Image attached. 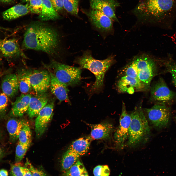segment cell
Wrapping results in <instances>:
<instances>
[{
  "label": "cell",
  "instance_id": "1",
  "mask_svg": "<svg viewBox=\"0 0 176 176\" xmlns=\"http://www.w3.org/2000/svg\"><path fill=\"white\" fill-rule=\"evenodd\" d=\"M59 44L58 35L52 28L39 22L28 26L25 33L23 48L42 51L50 55L56 53Z\"/></svg>",
  "mask_w": 176,
  "mask_h": 176
},
{
  "label": "cell",
  "instance_id": "2",
  "mask_svg": "<svg viewBox=\"0 0 176 176\" xmlns=\"http://www.w3.org/2000/svg\"><path fill=\"white\" fill-rule=\"evenodd\" d=\"M134 12L142 19L171 20L176 17V0H141Z\"/></svg>",
  "mask_w": 176,
  "mask_h": 176
},
{
  "label": "cell",
  "instance_id": "3",
  "mask_svg": "<svg viewBox=\"0 0 176 176\" xmlns=\"http://www.w3.org/2000/svg\"><path fill=\"white\" fill-rule=\"evenodd\" d=\"M114 61V56L111 55L104 60L96 59L93 58L91 52L88 50L84 51L81 56L77 57L75 62L81 67L88 69L94 75L95 81L90 89V92L94 93L102 89L105 74Z\"/></svg>",
  "mask_w": 176,
  "mask_h": 176
},
{
  "label": "cell",
  "instance_id": "4",
  "mask_svg": "<svg viewBox=\"0 0 176 176\" xmlns=\"http://www.w3.org/2000/svg\"><path fill=\"white\" fill-rule=\"evenodd\" d=\"M130 115L131 121L125 146L133 148L147 142L150 136L151 128L141 106L136 108Z\"/></svg>",
  "mask_w": 176,
  "mask_h": 176
},
{
  "label": "cell",
  "instance_id": "5",
  "mask_svg": "<svg viewBox=\"0 0 176 176\" xmlns=\"http://www.w3.org/2000/svg\"><path fill=\"white\" fill-rule=\"evenodd\" d=\"M49 67L56 78L67 86H74L80 82L81 78L80 68L70 66L54 60L51 62Z\"/></svg>",
  "mask_w": 176,
  "mask_h": 176
},
{
  "label": "cell",
  "instance_id": "6",
  "mask_svg": "<svg viewBox=\"0 0 176 176\" xmlns=\"http://www.w3.org/2000/svg\"><path fill=\"white\" fill-rule=\"evenodd\" d=\"M133 61L137 68L139 79L146 90L155 74L156 66L154 62L145 56L135 58Z\"/></svg>",
  "mask_w": 176,
  "mask_h": 176
},
{
  "label": "cell",
  "instance_id": "7",
  "mask_svg": "<svg viewBox=\"0 0 176 176\" xmlns=\"http://www.w3.org/2000/svg\"><path fill=\"white\" fill-rule=\"evenodd\" d=\"M147 119L150 123L155 128L160 129L166 126L170 119V109L163 104L155 105L150 108H145Z\"/></svg>",
  "mask_w": 176,
  "mask_h": 176
},
{
  "label": "cell",
  "instance_id": "8",
  "mask_svg": "<svg viewBox=\"0 0 176 176\" xmlns=\"http://www.w3.org/2000/svg\"><path fill=\"white\" fill-rule=\"evenodd\" d=\"M131 119V115L127 113L125 104L123 102L119 125L114 136L116 147L119 149H123L125 146L128 137Z\"/></svg>",
  "mask_w": 176,
  "mask_h": 176
},
{
  "label": "cell",
  "instance_id": "9",
  "mask_svg": "<svg viewBox=\"0 0 176 176\" xmlns=\"http://www.w3.org/2000/svg\"><path fill=\"white\" fill-rule=\"evenodd\" d=\"M84 12L92 25L100 32L107 33L112 30L113 21L100 11L91 9Z\"/></svg>",
  "mask_w": 176,
  "mask_h": 176
},
{
  "label": "cell",
  "instance_id": "10",
  "mask_svg": "<svg viewBox=\"0 0 176 176\" xmlns=\"http://www.w3.org/2000/svg\"><path fill=\"white\" fill-rule=\"evenodd\" d=\"M32 88L36 94L45 93L50 88V72L45 70H34L30 77Z\"/></svg>",
  "mask_w": 176,
  "mask_h": 176
},
{
  "label": "cell",
  "instance_id": "11",
  "mask_svg": "<svg viewBox=\"0 0 176 176\" xmlns=\"http://www.w3.org/2000/svg\"><path fill=\"white\" fill-rule=\"evenodd\" d=\"M54 104L50 102L47 104L40 111L36 119L35 132L37 138L40 137L46 130L51 120Z\"/></svg>",
  "mask_w": 176,
  "mask_h": 176
},
{
  "label": "cell",
  "instance_id": "12",
  "mask_svg": "<svg viewBox=\"0 0 176 176\" xmlns=\"http://www.w3.org/2000/svg\"><path fill=\"white\" fill-rule=\"evenodd\" d=\"M151 94L154 100L162 102L171 100L175 96V93L169 89L162 78H160L152 86Z\"/></svg>",
  "mask_w": 176,
  "mask_h": 176
},
{
  "label": "cell",
  "instance_id": "13",
  "mask_svg": "<svg viewBox=\"0 0 176 176\" xmlns=\"http://www.w3.org/2000/svg\"><path fill=\"white\" fill-rule=\"evenodd\" d=\"M91 9L99 11L111 19L118 22L115 14L116 8L119 3L115 0H90Z\"/></svg>",
  "mask_w": 176,
  "mask_h": 176
},
{
  "label": "cell",
  "instance_id": "14",
  "mask_svg": "<svg viewBox=\"0 0 176 176\" xmlns=\"http://www.w3.org/2000/svg\"><path fill=\"white\" fill-rule=\"evenodd\" d=\"M117 87L119 92H127L130 94H133L135 91L146 90L144 86L140 81L126 76L122 77L118 80Z\"/></svg>",
  "mask_w": 176,
  "mask_h": 176
},
{
  "label": "cell",
  "instance_id": "15",
  "mask_svg": "<svg viewBox=\"0 0 176 176\" xmlns=\"http://www.w3.org/2000/svg\"><path fill=\"white\" fill-rule=\"evenodd\" d=\"M0 51L5 57L20 56H26L21 49L17 40L13 38L2 40L0 42Z\"/></svg>",
  "mask_w": 176,
  "mask_h": 176
},
{
  "label": "cell",
  "instance_id": "16",
  "mask_svg": "<svg viewBox=\"0 0 176 176\" xmlns=\"http://www.w3.org/2000/svg\"><path fill=\"white\" fill-rule=\"evenodd\" d=\"M88 124L91 129L90 137L92 140L107 139L109 137L113 130V125L108 122Z\"/></svg>",
  "mask_w": 176,
  "mask_h": 176
},
{
  "label": "cell",
  "instance_id": "17",
  "mask_svg": "<svg viewBox=\"0 0 176 176\" xmlns=\"http://www.w3.org/2000/svg\"><path fill=\"white\" fill-rule=\"evenodd\" d=\"M50 88L52 93L60 102L65 101L70 102L68 97L67 86L58 80L51 72Z\"/></svg>",
  "mask_w": 176,
  "mask_h": 176
},
{
  "label": "cell",
  "instance_id": "18",
  "mask_svg": "<svg viewBox=\"0 0 176 176\" xmlns=\"http://www.w3.org/2000/svg\"><path fill=\"white\" fill-rule=\"evenodd\" d=\"M45 93L31 96L27 110V114L32 118L37 116L40 110L47 104L48 101Z\"/></svg>",
  "mask_w": 176,
  "mask_h": 176
},
{
  "label": "cell",
  "instance_id": "19",
  "mask_svg": "<svg viewBox=\"0 0 176 176\" xmlns=\"http://www.w3.org/2000/svg\"><path fill=\"white\" fill-rule=\"evenodd\" d=\"M1 87L3 93L8 97L12 98L14 97L19 88L17 75L9 74L5 76L2 80Z\"/></svg>",
  "mask_w": 176,
  "mask_h": 176
},
{
  "label": "cell",
  "instance_id": "20",
  "mask_svg": "<svg viewBox=\"0 0 176 176\" xmlns=\"http://www.w3.org/2000/svg\"><path fill=\"white\" fill-rule=\"evenodd\" d=\"M31 96L30 94H22L17 97L10 112V115L14 117L22 116L27 111Z\"/></svg>",
  "mask_w": 176,
  "mask_h": 176
},
{
  "label": "cell",
  "instance_id": "21",
  "mask_svg": "<svg viewBox=\"0 0 176 176\" xmlns=\"http://www.w3.org/2000/svg\"><path fill=\"white\" fill-rule=\"evenodd\" d=\"M26 121L14 118L10 119L8 121L6 128L9 136V140L12 143L18 139L20 131Z\"/></svg>",
  "mask_w": 176,
  "mask_h": 176
},
{
  "label": "cell",
  "instance_id": "22",
  "mask_svg": "<svg viewBox=\"0 0 176 176\" xmlns=\"http://www.w3.org/2000/svg\"><path fill=\"white\" fill-rule=\"evenodd\" d=\"M30 12L26 4H18L5 11L2 13V15L4 20L10 21L24 15Z\"/></svg>",
  "mask_w": 176,
  "mask_h": 176
},
{
  "label": "cell",
  "instance_id": "23",
  "mask_svg": "<svg viewBox=\"0 0 176 176\" xmlns=\"http://www.w3.org/2000/svg\"><path fill=\"white\" fill-rule=\"evenodd\" d=\"M91 140L90 136L80 138L73 142L68 149L79 156L84 155L88 151Z\"/></svg>",
  "mask_w": 176,
  "mask_h": 176
},
{
  "label": "cell",
  "instance_id": "24",
  "mask_svg": "<svg viewBox=\"0 0 176 176\" xmlns=\"http://www.w3.org/2000/svg\"><path fill=\"white\" fill-rule=\"evenodd\" d=\"M42 8L39 16L41 21H45L58 19L60 16L55 10L49 0H42Z\"/></svg>",
  "mask_w": 176,
  "mask_h": 176
},
{
  "label": "cell",
  "instance_id": "25",
  "mask_svg": "<svg viewBox=\"0 0 176 176\" xmlns=\"http://www.w3.org/2000/svg\"><path fill=\"white\" fill-rule=\"evenodd\" d=\"M32 72L28 70L22 69L19 72L17 76L19 83V88L22 94H26L32 89L30 77Z\"/></svg>",
  "mask_w": 176,
  "mask_h": 176
},
{
  "label": "cell",
  "instance_id": "26",
  "mask_svg": "<svg viewBox=\"0 0 176 176\" xmlns=\"http://www.w3.org/2000/svg\"><path fill=\"white\" fill-rule=\"evenodd\" d=\"M80 156L68 149L63 155L61 161V170L65 173L72 166Z\"/></svg>",
  "mask_w": 176,
  "mask_h": 176
},
{
  "label": "cell",
  "instance_id": "27",
  "mask_svg": "<svg viewBox=\"0 0 176 176\" xmlns=\"http://www.w3.org/2000/svg\"><path fill=\"white\" fill-rule=\"evenodd\" d=\"M19 142L21 144L28 147L31 145L32 135L29 125L26 121L22 127L20 132Z\"/></svg>",
  "mask_w": 176,
  "mask_h": 176
},
{
  "label": "cell",
  "instance_id": "28",
  "mask_svg": "<svg viewBox=\"0 0 176 176\" xmlns=\"http://www.w3.org/2000/svg\"><path fill=\"white\" fill-rule=\"evenodd\" d=\"M86 170L83 163L78 160L74 164L64 173V176H80Z\"/></svg>",
  "mask_w": 176,
  "mask_h": 176
},
{
  "label": "cell",
  "instance_id": "29",
  "mask_svg": "<svg viewBox=\"0 0 176 176\" xmlns=\"http://www.w3.org/2000/svg\"><path fill=\"white\" fill-rule=\"evenodd\" d=\"M64 8L71 14L78 16V6L80 0H63Z\"/></svg>",
  "mask_w": 176,
  "mask_h": 176
},
{
  "label": "cell",
  "instance_id": "30",
  "mask_svg": "<svg viewBox=\"0 0 176 176\" xmlns=\"http://www.w3.org/2000/svg\"><path fill=\"white\" fill-rule=\"evenodd\" d=\"M26 0V4L28 7L30 12L32 13L40 14L42 11V0Z\"/></svg>",
  "mask_w": 176,
  "mask_h": 176
},
{
  "label": "cell",
  "instance_id": "31",
  "mask_svg": "<svg viewBox=\"0 0 176 176\" xmlns=\"http://www.w3.org/2000/svg\"><path fill=\"white\" fill-rule=\"evenodd\" d=\"M122 71L125 75L139 81L138 77L137 68L133 61L127 65Z\"/></svg>",
  "mask_w": 176,
  "mask_h": 176
},
{
  "label": "cell",
  "instance_id": "32",
  "mask_svg": "<svg viewBox=\"0 0 176 176\" xmlns=\"http://www.w3.org/2000/svg\"><path fill=\"white\" fill-rule=\"evenodd\" d=\"M29 147L18 142L16 149L15 163L19 162L22 160Z\"/></svg>",
  "mask_w": 176,
  "mask_h": 176
},
{
  "label": "cell",
  "instance_id": "33",
  "mask_svg": "<svg viewBox=\"0 0 176 176\" xmlns=\"http://www.w3.org/2000/svg\"><path fill=\"white\" fill-rule=\"evenodd\" d=\"M25 166L30 171L32 176H49L42 168L34 167L27 158L26 159Z\"/></svg>",
  "mask_w": 176,
  "mask_h": 176
},
{
  "label": "cell",
  "instance_id": "34",
  "mask_svg": "<svg viewBox=\"0 0 176 176\" xmlns=\"http://www.w3.org/2000/svg\"><path fill=\"white\" fill-rule=\"evenodd\" d=\"M110 173V169L107 165H98L93 170L94 176H109Z\"/></svg>",
  "mask_w": 176,
  "mask_h": 176
},
{
  "label": "cell",
  "instance_id": "35",
  "mask_svg": "<svg viewBox=\"0 0 176 176\" xmlns=\"http://www.w3.org/2000/svg\"><path fill=\"white\" fill-rule=\"evenodd\" d=\"M8 97L3 93L0 94V117L5 114L8 106Z\"/></svg>",
  "mask_w": 176,
  "mask_h": 176
},
{
  "label": "cell",
  "instance_id": "36",
  "mask_svg": "<svg viewBox=\"0 0 176 176\" xmlns=\"http://www.w3.org/2000/svg\"><path fill=\"white\" fill-rule=\"evenodd\" d=\"M165 65L167 71L172 75L173 82L176 87V63L167 62Z\"/></svg>",
  "mask_w": 176,
  "mask_h": 176
},
{
  "label": "cell",
  "instance_id": "37",
  "mask_svg": "<svg viewBox=\"0 0 176 176\" xmlns=\"http://www.w3.org/2000/svg\"><path fill=\"white\" fill-rule=\"evenodd\" d=\"M19 162L15 163L14 164H11L10 172L11 176H22V167Z\"/></svg>",
  "mask_w": 176,
  "mask_h": 176
},
{
  "label": "cell",
  "instance_id": "38",
  "mask_svg": "<svg viewBox=\"0 0 176 176\" xmlns=\"http://www.w3.org/2000/svg\"><path fill=\"white\" fill-rule=\"evenodd\" d=\"M55 10L57 12L64 8L63 0H49Z\"/></svg>",
  "mask_w": 176,
  "mask_h": 176
},
{
  "label": "cell",
  "instance_id": "39",
  "mask_svg": "<svg viewBox=\"0 0 176 176\" xmlns=\"http://www.w3.org/2000/svg\"><path fill=\"white\" fill-rule=\"evenodd\" d=\"M21 169L22 173V176H32L31 172L28 168L22 167Z\"/></svg>",
  "mask_w": 176,
  "mask_h": 176
},
{
  "label": "cell",
  "instance_id": "40",
  "mask_svg": "<svg viewBox=\"0 0 176 176\" xmlns=\"http://www.w3.org/2000/svg\"><path fill=\"white\" fill-rule=\"evenodd\" d=\"M8 172L7 170L4 169L0 170V176H8Z\"/></svg>",
  "mask_w": 176,
  "mask_h": 176
},
{
  "label": "cell",
  "instance_id": "41",
  "mask_svg": "<svg viewBox=\"0 0 176 176\" xmlns=\"http://www.w3.org/2000/svg\"><path fill=\"white\" fill-rule=\"evenodd\" d=\"M80 176H89L87 170H85Z\"/></svg>",
  "mask_w": 176,
  "mask_h": 176
},
{
  "label": "cell",
  "instance_id": "42",
  "mask_svg": "<svg viewBox=\"0 0 176 176\" xmlns=\"http://www.w3.org/2000/svg\"><path fill=\"white\" fill-rule=\"evenodd\" d=\"M4 30L7 31H10V29H9L4 28L3 27H2L0 26V30ZM2 41V40H1L0 39V42Z\"/></svg>",
  "mask_w": 176,
  "mask_h": 176
},
{
  "label": "cell",
  "instance_id": "43",
  "mask_svg": "<svg viewBox=\"0 0 176 176\" xmlns=\"http://www.w3.org/2000/svg\"><path fill=\"white\" fill-rule=\"evenodd\" d=\"M12 0H0V2L4 3H8L11 2Z\"/></svg>",
  "mask_w": 176,
  "mask_h": 176
},
{
  "label": "cell",
  "instance_id": "44",
  "mask_svg": "<svg viewBox=\"0 0 176 176\" xmlns=\"http://www.w3.org/2000/svg\"><path fill=\"white\" fill-rule=\"evenodd\" d=\"M3 153L1 148L0 147V159L3 156Z\"/></svg>",
  "mask_w": 176,
  "mask_h": 176
},
{
  "label": "cell",
  "instance_id": "45",
  "mask_svg": "<svg viewBox=\"0 0 176 176\" xmlns=\"http://www.w3.org/2000/svg\"><path fill=\"white\" fill-rule=\"evenodd\" d=\"M0 61H1V59H0Z\"/></svg>",
  "mask_w": 176,
  "mask_h": 176
},
{
  "label": "cell",
  "instance_id": "46",
  "mask_svg": "<svg viewBox=\"0 0 176 176\" xmlns=\"http://www.w3.org/2000/svg\"><path fill=\"white\" fill-rule=\"evenodd\" d=\"M0 137H1V135H0Z\"/></svg>",
  "mask_w": 176,
  "mask_h": 176
}]
</instances>
